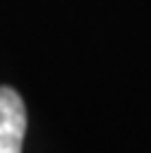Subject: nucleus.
Here are the masks:
<instances>
[{
	"instance_id": "f257e3e1",
	"label": "nucleus",
	"mask_w": 151,
	"mask_h": 153,
	"mask_svg": "<svg viewBox=\"0 0 151 153\" xmlns=\"http://www.w3.org/2000/svg\"><path fill=\"white\" fill-rule=\"evenodd\" d=\"M26 134V110L19 93L0 86V153H22Z\"/></svg>"
}]
</instances>
